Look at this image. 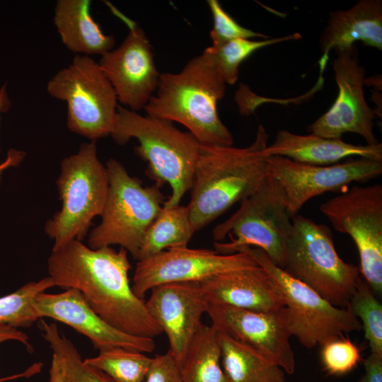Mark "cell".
Segmentation results:
<instances>
[{
	"label": "cell",
	"instance_id": "484cf974",
	"mask_svg": "<svg viewBox=\"0 0 382 382\" xmlns=\"http://www.w3.org/2000/svg\"><path fill=\"white\" fill-rule=\"evenodd\" d=\"M42 335L62 371V382H114L101 371L87 364L79 352L55 323L41 321Z\"/></svg>",
	"mask_w": 382,
	"mask_h": 382
},
{
	"label": "cell",
	"instance_id": "74e56055",
	"mask_svg": "<svg viewBox=\"0 0 382 382\" xmlns=\"http://www.w3.org/2000/svg\"><path fill=\"white\" fill-rule=\"evenodd\" d=\"M11 102L8 97L6 84L0 88V115L9 110Z\"/></svg>",
	"mask_w": 382,
	"mask_h": 382
},
{
	"label": "cell",
	"instance_id": "7c38bea8",
	"mask_svg": "<svg viewBox=\"0 0 382 382\" xmlns=\"http://www.w3.org/2000/svg\"><path fill=\"white\" fill-rule=\"evenodd\" d=\"M334 51L336 57L332 66L337 96L330 109L308 127V131L328 139H341L343 134L352 132L362 137L366 144H377L374 133L376 112L365 99L366 70L360 64L357 47L353 45Z\"/></svg>",
	"mask_w": 382,
	"mask_h": 382
},
{
	"label": "cell",
	"instance_id": "277c9868",
	"mask_svg": "<svg viewBox=\"0 0 382 382\" xmlns=\"http://www.w3.org/2000/svg\"><path fill=\"white\" fill-rule=\"evenodd\" d=\"M110 136L119 145L132 138L137 139L134 153L148 163L146 175L156 184L162 187L168 183L171 187V195L163 207L178 205L192 187L201 145L196 138L170 121L141 115L119 105Z\"/></svg>",
	"mask_w": 382,
	"mask_h": 382
},
{
	"label": "cell",
	"instance_id": "1f68e13d",
	"mask_svg": "<svg viewBox=\"0 0 382 382\" xmlns=\"http://www.w3.org/2000/svg\"><path fill=\"white\" fill-rule=\"evenodd\" d=\"M207 4L213 18V28L210 37L213 45L236 39H250L260 37L262 40L270 36L244 28L238 24L221 7L217 0H209Z\"/></svg>",
	"mask_w": 382,
	"mask_h": 382
},
{
	"label": "cell",
	"instance_id": "cb8c5ba5",
	"mask_svg": "<svg viewBox=\"0 0 382 382\" xmlns=\"http://www.w3.org/2000/svg\"><path fill=\"white\" fill-rule=\"evenodd\" d=\"M195 233L187 206L163 207L144 236L137 260L169 248L187 247Z\"/></svg>",
	"mask_w": 382,
	"mask_h": 382
},
{
	"label": "cell",
	"instance_id": "ffe728a7",
	"mask_svg": "<svg viewBox=\"0 0 382 382\" xmlns=\"http://www.w3.org/2000/svg\"><path fill=\"white\" fill-rule=\"evenodd\" d=\"M357 41L382 50L381 0H360L348 9L329 13L319 41L322 52L318 62L320 76L331 50L347 48Z\"/></svg>",
	"mask_w": 382,
	"mask_h": 382
},
{
	"label": "cell",
	"instance_id": "8fae6325",
	"mask_svg": "<svg viewBox=\"0 0 382 382\" xmlns=\"http://www.w3.org/2000/svg\"><path fill=\"white\" fill-rule=\"evenodd\" d=\"M338 232L348 234L359 255V272L374 293H382V185H353L320 207Z\"/></svg>",
	"mask_w": 382,
	"mask_h": 382
},
{
	"label": "cell",
	"instance_id": "4fadbf2b",
	"mask_svg": "<svg viewBox=\"0 0 382 382\" xmlns=\"http://www.w3.org/2000/svg\"><path fill=\"white\" fill-rule=\"evenodd\" d=\"M129 29L122 42L101 55L98 65L113 87L117 100L137 112L155 93L160 79L152 46L144 31L133 20L108 4Z\"/></svg>",
	"mask_w": 382,
	"mask_h": 382
},
{
	"label": "cell",
	"instance_id": "603a6c76",
	"mask_svg": "<svg viewBox=\"0 0 382 382\" xmlns=\"http://www.w3.org/2000/svg\"><path fill=\"white\" fill-rule=\"evenodd\" d=\"M217 336L228 382H285L286 373L281 367L224 332L217 330Z\"/></svg>",
	"mask_w": 382,
	"mask_h": 382
},
{
	"label": "cell",
	"instance_id": "d590c367",
	"mask_svg": "<svg viewBox=\"0 0 382 382\" xmlns=\"http://www.w3.org/2000/svg\"><path fill=\"white\" fill-rule=\"evenodd\" d=\"M25 153L16 149H9L4 161L0 163V180L2 173L7 168L18 166L25 158Z\"/></svg>",
	"mask_w": 382,
	"mask_h": 382
},
{
	"label": "cell",
	"instance_id": "e575fe53",
	"mask_svg": "<svg viewBox=\"0 0 382 382\" xmlns=\"http://www.w3.org/2000/svg\"><path fill=\"white\" fill-rule=\"evenodd\" d=\"M6 341L19 342L24 345L30 352L33 349L29 342L28 336L25 332L8 325L0 323V345Z\"/></svg>",
	"mask_w": 382,
	"mask_h": 382
},
{
	"label": "cell",
	"instance_id": "5bb4252c",
	"mask_svg": "<svg viewBox=\"0 0 382 382\" xmlns=\"http://www.w3.org/2000/svg\"><path fill=\"white\" fill-rule=\"evenodd\" d=\"M258 265L247 253L221 254L208 249L173 248L137 261L132 289L144 299L155 286L173 282H201L214 276Z\"/></svg>",
	"mask_w": 382,
	"mask_h": 382
},
{
	"label": "cell",
	"instance_id": "7a4b0ae2",
	"mask_svg": "<svg viewBox=\"0 0 382 382\" xmlns=\"http://www.w3.org/2000/svg\"><path fill=\"white\" fill-rule=\"evenodd\" d=\"M267 142L268 134L259 125L248 146L200 145L187 206L195 232L257 189L269 173Z\"/></svg>",
	"mask_w": 382,
	"mask_h": 382
},
{
	"label": "cell",
	"instance_id": "9a60e30c",
	"mask_svg": "<svg viewBox=\"0 0 382 382\" xmlns=\"http://www.w3.org/2000/svg\"><path fill=\"white\" fill-rule=\"evenodd\" d=\"M267 163L270 173L284 192L291 217L298 214L314 197L339 190L354 182H366L382 173V162L364 158L329 166H314L270 156Z\"/></svg>",
	"mask_w": 382,
	"mask_h": 382
},
{
	"label": "cell",
	"instance_id": "5b68a950",
	"mask_svg": "<svg viewBox=\"0 0 382 382\" xmlns=\"http://www.w3.org/2000/svg\"><path fill=\"white\" fill-rule=\"evenodd\" d=\"M291 229L284 192L269 172L257 189L240 202L238 209L214 227V250L227 255L244 246L257 248L284 269Z\"/></svg>",
	"mask_w": 382,
	"mask_h": 382
},
{
	"label": "cell",
	"instance_id": "83f0119b",
	"mask_svg": "<svg viewBox=\"0 0 382 382\" xmlns=\"http://www.w3.org/2000/svg\"><path fill=\"white\" fill-rule=\"evenodd\" d=\"M84 361L110 377L114 382H144L152 357L123 348L102 349Z\"/></svg>",
	"mask_w": 382,
	"mask_h": 382
},
{
	"label": "cell",
	"instance_id": "9c48e42d",
	"mask_svg": "<svg viewBox=\"0 0 382 382\" xmlns=\"http://www.w3.org/2000/svg\"><path fill=\"white\" fill-rule=\"evenodd\" d=\"M249 255L276 282L283 299L280 310L291 336L307 349L345 334L361 330L359 319L347 308L335 306L309 286L276 265L260 248L244 246L237 251Z\"/></svg>",
	"mask_w": 382,
	"mask_h": 382
},
{
	"label": "cell",
	"instance_id": "7402d4cb",
	"mask_svg": "<svg viewBox=\"0 0 382 382\" xmlns=\"http://www.w3.org/2000/svg\"><path fill=\"white\" fill-rule=\"evenodd\" d=\"M91 4L89 0H58L54 23L68 50L79 55H103L114 48L115 40L92 18Z\"/></svg>",
	"mask_w": 382,
	"mask_h": 382
},
{
	"label": "cell",
	"instance_id": "d4e9b609",
	"mask_svg": "<svg viewBox=\"0 0 382 382\" xmlns=\"http://www.w3.org/2000/svg\"><path fill=\"white\" fill-rule=\"evenodd\" d=\"M182 382H228L221 365L217 330L202 324L180 364Z\"/></svg>",
	"mask_w": 382,
	"mask_h": 382
},
{
	"label": "cell",
	"instance_id": "6da1fadb",
	"mask_svg": "<svg viewBox=\"0 0 382 382\" xmlns=\"http://www.w3.org/2000/svg\"><path fill=\"white\" fill-rule=\"evenodd\" d=\"M127 253L123 248L93 249L71 240L52 248L47 259L49 277L54 286L78 290L93 311L115 328L154 339L163 332L145 300L132 291Z\"/></svg>",
	"mask_w": 382,
	"mask_h": 382
},
{
	"label": "cell",
	"instance_id": "4316f807",
	"mask_svg": "<svg viewBox=\"0 0 382 382\" xmlns=\"http://www.w3.org/2000/svg\"><path fill=\"white\" fill-rule=\"evenodd\" d=\"M299 33L260 40L236 39L220 45H212L204 51L209 56L226 84L233 85L238 79L239 66L255 51L282 42L298 40Z\"/></svg>",
	"mask_w": 382,
	"mask_h": 382
},
{
	"label": "cell",
	"instance_id": "30bf717a",
	"mask_svg": "<svg viewBox=\"0 0 382 382\" xmlns=\"http://www.w3.org/2000/svg\"><path fill=\"white\" fill-rule=\"evenodd\" d=\"M50 96L67 105L68 129L96 141L110 135L116 119L117 98L98 63L76 54L71 63L48 81Z\"/></svg>",
	"mask_w": 382,
	"mask_h": 382
},
{
	"label": "cell",
	"instance_id": "ba28073f",
	"mask_svg": "<svg viewBox=\"0 0 382 382\" xmlns=\"http://www.w3.org/2000/svg\"><path fill=\"white\" fill-rule=\"evenodd\" d=\"M108 193L101 221L88 234L93 249L118 245L137 260L144 236L161 210L165 197L161 186L144 187L115 159L106 163Z\"/></svg>",
	"mask_w": 382,
	"mask_h": 382
},
{
	"label": "cell",
	"instance_id": "f1b7e54d",
	"mask_svg": "<svg viewBox=\"0 0 382 382\" xmlns=\"http://www.w3.org/2000/svg\"><path fill=\"white\" fill-rule=\"evenodd\" d=\"M54 286L48 276L30 282L16 291L0 297V323L16 328H30L39 318L34 303L37 296Z\"/></svg>",
	"mask_w": 382,
	"mask_h": 382
},
{
	"label": "cell",
	"instance_id": "ac0fdd59",
	"mask_svg": "<svg viewBox=\"0 0 382 382\" xmlns=\"http://www.w3.org/2000/svg\"><path fill=\"white\" fill-rule=\"evenodd\" d=\"M34 308L38 318H50L70 326L88 337L99 351L123 348L149 354L156 348L153 338L132 335L108 323L74 289L57 294L42 293L35 299Z\"/></svg>",
	"mask_w": 382,
	"mask_h": 382
},
{
	"label": "cell",
	"instance_id": "d6986e66",
	"mask_svg": "<svg viewBox=\"0 0 382 382\" xmlns=\"http://www.w3.org/2000/svg\"><path fill=\"white\" fill-rule=\"evenodd\" d=\"M199 283L209 305L262 312H277L284 307L276 282L259 265L222 273Z\"/></svg>",
	"mask_w": 382,
	"mask_h": 382
},
{
	"label": "cell",
	"instance_id": "8992f818",
	"mask_svg": "<svg viewBox=\"0 0 382 382\" xmlns=\"http://www.w3.org/2000/svg\"><path fill=\"white\" fill-rule=\"evenodd\" d=\"M284 270L340 308H347L361 277L338 255L330 229L299 214L291 217Z\"/></svg>",
	"mask_w": 382,
	"mask_h": 382
},
{
	"label": "cell",
	"instance_id": "3957f363",
	"mask_svg": "<svg viewBox=\"0 0 382 382\" xmlns=\"http://www.w3.org/2000/svg\"><path fill=\"white\" fill-rule=\"evenodd\" d=\"M226 83L204 51L178 73L161 74L146 115L185 126L202 145L233 146V137L222 122L217 104Z\"/></svg>",
	"mask_w": 382,
	"mask_h": 382
},
{
	"label": "cell",
	"instance_id": "836d02e7",
	"mask_svg": "<svg viewBox=\"0 0 382 382\" xmlns=\"http://www.w3.org/2000/svg\"><path fill=\"white\" fill-rule=\"evenodd\" d=\"M364 365L365 372L359 382H382V357L371 353Z\"/></svg>",
	"mask_w": 382,
	"mask_h": 382
},
{
	"label": "cell",
	"instance_id": "d6a6232c",
	"mask_svg": "<svg viewBox=\"0 0 382 382\" xmlns=\"http://www.w3.org/2000/svg\"><path fill=\"white\" fill-rule=\"evenodd\" d=\"M144 382H182L180 365L168 352L156 354Z\"/></svg>",
	"mask_w": 382,
	"mask_h": 382
},
{
	"label": "cell",
	"instance_id": "2e32d148",
	"mask_svg": "<svg viewBox=\"0 0 382 382\" xmlns=\"http://www.w3.org/2000/svg\"><path fill=\"white\" fill-rule=\"evenodd\" d=\"M212 325L251 347L286 374L296 369L291 337L280 311L262 312L224 305H209Z\"/></svg>",
	"mask_w": 382,
	"mask_h": 382
},
{
	"label": "cell",
	"instance_id": "8d00e7d4",
	"mask_svg": "<svg viewBox=\"0 0 382 382\" xmlns=\"http://www.w3.org/2000/svg\"><path fill=\"white\" fill-rule=\"evenodd\" d=\"M49 382H62V371L57 361L52 357V362L49 371Z\"/></svg>",
	"mask_w": 382,
	"mask_h": 382
},
{
	"label": "cell",
	"instance_id": "52a82bcc",
	"mask_svg": "<svg viewBox=\"0 0 382 382\" xmlns=\"http://www.w3.org/2000/svg\"><path fill=\"white\" fill-rule=\"evenodd\" d=\"M57 185L62 207L45 226L52 248L71 240L82 241L92 220L103 212L109 180L98 158L96 141L83 143L76 154L62 161Z\"/></svg>",
	"mask_w": 382,
	"mask_h": 382
},
{
	"label": "cell",
	"instance_id": "44dd1931",
	"mask_svg": "<svg viewBox=\"0 0 382 382\" xmlns=\"http://www.w3.org/2000/svg\"><path fill=\"white\" fill-rule=\"evenodd\" d=\"M265 153L267 156H283L314 166L332 165L352 156L382 162L381 143L355 145L341 139H328L311 133L301 135L285 129L277 132Z\"/></svg>",
	"mask_w": 382,
	"mask_h": 382
},
{
	"label": "cell",
	"instance_id": "e0dca14e",
	"mask_svg": "<svg viewBox=\"0 0 382 382\" xmlns=\"http://www.w3.org/2000/svg\"><path fill=\"white\" fill-rule=\"evenodd\" d=\"M146 308L168 338V352L180 365L209 304L199 282H173L155 286Z\"/></svg>",
	"mask_w": 382,
	"mask_h": 382
},
{
	"label": "cell",
	"instance_id": "4dcf8cb0",
	"mask_svg": "<svg viewBox=\"0 0 382 382\" xmlns=\"http://www.w3.org/2000/svg\"><path fill=\"white\" fill-rule=\"evenodd\" d=\"M320 347L321 364L329 375L346 374L361 360L360 349L344 336L328 341Z\"/></svg>",
	"mask_w": 382,
	"mask_h": 382
},
{
	"label": "cell",
	"instance_id": "f546056e",
	"mask_svg": "<svg viewBox=\"0 0 382 382\" xmlns=\"http://www.w3.org/2000/svg\"><path fill=\"white\" fill-rule=\"evenodd\" d=\"M347 308L360 321L371 353L382 357V305L361 277Z\"/></svg>",
	"mask_w": 382,
	"mask_h": 382
}]
</instances>
